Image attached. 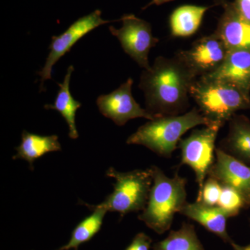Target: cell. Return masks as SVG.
<instances>
[{"label":"cell","mask_w":250,"mask_h":250,"mask_svg":"<svg viewBox=\"0 0 250 250\" xmlns=\"http://www.w3.org/2000/svg\"><path fill=\"white\" fill-rule=\"evenodd\" d=\"M197 77L177 54L158 57L149 70H143L139 88L146 109L156 117L177 116L190 107V92Z\"/></svg>","instance_id":"cell-1"},{"label":"cell","mask_w":250,"mask_h":250,"mask_svg":"<svg viewBox=\"0 0 250 250\" xmlns=\"http://www.w3.org/2000/svg\"><path fill=\"white\" fill-rule=\"evenodd\" d=\"M152 185L146 208L139 219L157 234L170 229L176 213L187 203V179L174 174L167 177L156 166L150 167Z\"/></svg>","instance_id":"cell-2"},{"label":"cell","mask_w":250,"mask_h":250,"mask_svg":"<svg viewBox=\"0 0 250 250\" xmlns=\"http://www.w3.org/2000/svg\"><path fill=\"white\" fill-rule=\"evenodd\" d=\"M210 125L200 110L194 107L183 114L156 117L140 126L126 143L145 146L159 156L170 158L188 130Z\"/></svg>","instance_id":"cell-3"},{"label":"cell","mask_w":250,"mask_h":250,"mask_svg":"<svg viewBox=\"0 0 250 250\" xmlns=\"http://www.w3.org/2000/svg\"><path fill=\"white\" fill-rule=\"evenodd\" d=\"M190 95L210 124L222 127L237 112L250 110V96L224 81L200 77L192 84Z\"/></svg>","instance_id":"cell-4"},{"label":"cell","mask_w":250,"mask_h":250,"mask_svg":"<svg viewBox=\"0 0 250 250\" xmlns=\"http://www.w3.org/2000/svg\"><path fill=\"white\" fill-rule=\"evenodd\" d=\"M106 174L116 180L113 191L104 201L94 207L107 212H116L121 218L128 213L145 209L152 185L150 167L125 172L109 167Z\"/></svg>","instance_id":"cell-5"},{"label":"cell","mask_w":250,"mask_h":250,"mask_svg":"<svg viewBox=\"0 0 250 250\" xmlns=\"http://www.w3.org/2000/svg\"><path fill=\"white\" fill-rule=\"evenodd\" d=\"M220 125L213 124L194 129L179 143L181 149L179 166H189L194 171L198 186L196 202L201 201L202 190L208 172L215 161V141Z\"/></svg>","instance_id":"cell-6"},{"label":"cell","mask_w":250,"mask_h":250,"mask_svg":"<svg viewBox=\"0 0 250 250\" xmlns=\"http://www.w3.org/2000/svg\"><path fill=\"white\" fill-rule=\"evenodd\" d=\"M120 20L123 22L121 29L109 27L112 35L116 36L125 53L140 67L149 70V51L159 42V39L153 36L152 26L134 14L125 15Z\"/></svg>","instance_id":"cell-7"},{"label":"cell","mask_w":250,"mask_h":250,"mask_svg":"<svg viewBox=\"0 0 250 250\" xmlns=\"http://www.w3.org/2000/svg\"><path fill=\"white\" fill-rule=\"evenodd\" d=\"M101 16V11L95 10L91 14L79 18L62 34L52 36V42L49 46V53L45 65L41 71L38 72L41 77V91L44 90L45 81L52 79V68L59 59L70 52L72 47L90 31L103 24L113 22L103 20Z\"/></svg>","instance_id":"cell-8"},{"label":"cell","mask_w":250,"mask_h":250,"mask_svg":"<svg viewBox=\"0 0 250 250\" xmlns=\"http://www.w3.org/2000/svg\"><path fill=\"white\" fill-rule=\"evenodd\" d=\"M229 52L224 41L214 31L197 39L187 50L176 54L200 78L216 71L226 60Z\"/></svg>","instance_id":"cell-9"},{"label":"cell","mask_w":250,"mask_h":250,"mask_svg":"<svg viewBox=\"0 0 250 250\" xmlns=\"http://www.w3.org/2000/svg\"><path fill=\"white\" fill-rule=\"evenodd\" d=\"M133 83L134 80L129 78L116 90L106 95H100L97 99L100 113L118 126H123L135 118H143L148 121L156 118L136 103L132 95Z\"/></svg>","instance_id":"cell-10"},{"label":"cell","mask_w":250,"mask_h":250,"mask_svg":"<svg viewBox=\"0 0 250 250\" xmlns=\"http://www.w3.org/2000/svg\"><path fill=\"white\" fill-rule=\"evenodd\" d=\"M208 177L218 181L223 187L236 190L246 202L247 208H250V166L217 147L215 163Z\"/></svg>","instance_id":"cell-11"},{"label":"cell","mask_w":250,"mask_h":250,"mask_svg":"<svg viewBox=\"0 0 250 250\" xmlns=\"http://www.w3.org/2000/svg\"><path fill=\"white\" fill-rule=\"evenodd\" d=\"M223 8L215 32L224 41L229 50H250V22L237 11L233 1L216 0Z\"/></svg>","instance_id":"cell-12"},{"label":"cell","mask_w":250,"mask_h":250,"mask_svg":"<svg viewBox=\"0 0 250 250\" xmlns=\"http://www.w3.org/2000/svg\"><path fill=\"white\" fill-rule=\"evenodd\" d=\"M202 77L228 82L250 96V50L229 51L226 60L216 71Z\"/></svg>","instance_id":"cell-13"},{"label":"cell","mask_w":250,"mask_h":250,"mask_svg":"<svg viewBox=\"0 0 250 250\" xmlns=\"http://www.w3.org/2000/svg\"><path fill=\"white\" fill-rule=\"evenodd\" d=\"M179 214L197 222L210 232L231 245L233 240L229 236L227 224L229 215L218 206H207L202 202H187Z\"/></svg>","instance_id":"cell-14"},{"label":"cell","mask_w":250,"mask_h":250,"mask_svg":"<svg viewBox=\"0 0 250 250\" xmlns=\"http://www.w3.org/2000/svg\"><path fill=\"white\" fill-rule=\"evenodd\" d=\"M229 123L228 134L219 148L237 160L250 166V119L236 114Z\"/></svg>","instance_id":"cell-15"},{"label":"cell","mask_w":250,"mask_h":250,"mask_svg":"<svg viewBox=\"0 0 250 250\" xmlns=\"http://www.w3.org/2000/svg\"><path fill=\"white\" fill-rule=\"evenodd\" d=\"M210 8L194 4H184L176 8L169 18L171 35L184 38L195 34Z\"/></svg>","instance_id":"cell-16"},{"label":"cell","mask_w":250,"mask_h":250,"mask_svg":"<svg viewBox=\"0 0 250 250\" xmlns=\"http://www.w3.org/2000/svg\"><path fill=\"white\" fill-rule=\"evenodd\" d=\"M62 150V146L57 135L41 136L23 131L22 142L16 147L17 154L13 159H23L27 161L31 170L34 169V162L36 159L49 152Z\"/></svg>","instance_id":"cell-17"},{"label":"cell","mask_w":250,"mask_h":250,"mask_svg":"<svg viewBox=\"0 0 250 250\" xmlns=\"http://www.w3.org/2000/svg\"><path fill=\"white\" fill-rule=\"evenodd\" d=\"M73 71V65H70L67 68L62 83H58L60 88L54 103L53 104H45L44 108L45 109H53L59 112L68 125L69 137L71 139H78L79 134L75 118L77 109L82 106V103L77 101L70 93V82Z\"/></svg>","instance_id":"cell-18"},{"label":"cell","mask_w":250,"mask_h":250,"mask_svg":"<svg viewBox=\"0 0 250 250\" xmlns=\"http://www.w3.org/2000/svg\"><path fill=\"white\" fill-rule=\"evenodd\" d=\"M80 203L93 210V213L83 219L77 225L76 228L72 231L68 243L57 250H78L81 245L89 241L101 229L104 218L107 211L103 208H97L93 205H88L82 201Z\"/></svg>","instance_id":"cell-19"},{"label":"cell","mask_w":250,"mask_h":250,"mask_svg":"<svg viewBox=\"0 0 250 250\" xmlns=\"http://www.w3.org/2000/svg\"><path fill=\"white\" fill-rule=\"evenodd\" d=\"M153 250H205L197 236L195 226L184 223L176 231H171L163 241L153 246Z\"/></svg>","instance_id":"cell-20"},{"label":"cell","mask_w":250,"mask_h":250,"mask_svg":"<svg viewBox=\"0 0 250 250\" xmlns=\"http://www.w3.org/2000/svg\"><path fill=\"white\" fill-rule=\"evenodd\" d=\"M222 192L218 206L228 213L230 218L239 214L242 209H247L246 202L234 189L222 186Z\"/></svg>","instance_id":"cell-21"},{"label":"cell","mask_w":250,"mask_h":250,"mask_svg":"<svg viewBox=\"0 0 250 250\" xmlns=\"http://www.w3.org/2000/svg\"><path fill=\"white\" fill-rule=\"evenodd\" d=\"M222 186L218 181L207 177L202 190V203L207 206H218L222 192Z\"/></svg>","instance_id":"cell-22"},{"label":"cell","mask_w":250,"mask_h":250,"mask_svg":"<svg viewBox=\"0 0 250 250\" xmlns=\"http://www.w3.org/2000/svg\"><path fill=\"white\" fill-rule=\"evenodd\" d=\"M152 240L146 233L141 232L135 236L129 246L125 250H149Z\"/></svg>","instance_id":"cell-23"},{"label":"cell","mask_w":250,"mask_h":250,"mask_svg":"<svg viewBox=\"0 0 250 250\" xmlns=\"http://www.w3.org/2000/svg\"><path fill=\"white\" fill-rule=\"evenodd\" d=\"M233 3L238 12L250 22V0H234Z\"/></svg>","instance_id":"cell-24"},{"label":"cell","mask_w":250,"mask_h":250,"mask_svg":"<svg viewBox=\"0 0 250 250\" xmlns=\"http://www.w3.org/2000/svg\"><path fill=\"white\" fill-rule=\"evenodd\" d=\"M174 1V0H152L149 4H147L145 7L143 8V10L146 9L147 8L149 7V6H153V5L160 6V5L166 4V3L170 2V1Z\"/></svg>","instance_id":"cell-25"},{"label":"cell","mask_w":250,"mask_h":250,"mask_svg":"<svg viewBox=\"0 0 250 250\" xmlns=\"http://www.w3.org/2000/svg\"><path fill=\"white\" fill-rule=\"evenodd\" d=\"M231 246L232 247L233 250H250V244L246 246H241L233 242V243H231Z\"/></svg>","instance_id":"cell-26"},{"label":"cell","mask_w":250,"mask_h":250,"mask_svg":"<svg viewBox=\"0 0 250 250\" xmlns=\"http://www.w3.org/2000/svg\"><path fill=\"white\" fill-rule=\"evenodd\" d=\"M249 223H250V218L249 219Z\"/></svg>","instance_id":"cell-27"}]
</instances>
